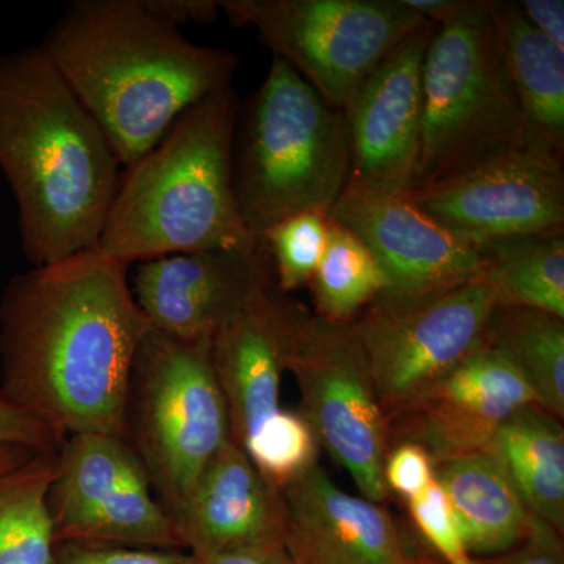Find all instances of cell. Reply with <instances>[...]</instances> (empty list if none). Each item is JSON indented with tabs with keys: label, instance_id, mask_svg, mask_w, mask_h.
<instances>
[{
	"label": "cell",
	"instance_id": "484cf974",
	"mask_svg": "<svg viewBox=\"0 0 564 564\" xmlns=\"http://www.w3.org/2000/svg\"><path fill=\"white\" fill-rule=\"evenodd\" d=\"M386 284L369 248L329 218L325 252L310 284L315 314L329 322L351 323L384 292Z\"/></svg>",
	"mask_w": 564,
	"mask_h": 564
},
{
	"label": "cell",
	"instance_id": "8d00e7d4",
	"mask_svg": "<svg viewBox=\"0 0 564 564\" xmlns=\"http://www.w3.org/2000/svg\"><path fill=\"white\" fill-rule=\"evenodd\" d=\"M402 3L423 20L443 25L458 17L469 6V0H402Z\"/></svg>",
	"mask_w": 564,
	"mask_h": 564
},
{
	"label": "cell",
	"instance_id": "52a82bcc",
	"mask_svg": "<svg viewBox=\"0 0 564 564\" xmlns=\"http://www.w3.org/2000/svg\"><path fill=\"white\" fill-rule=\"evenodd\" d=\"M210 344L176 339L151 328L133 359L126 393L121 437L173 519L212 456L231 440Z\"/></svg>",
	"mask_w": 564,
	"mask_h": 564
},
{
	"label": "cell",
	"instance_id": "ba28073f",
	"mask_svg": "<svg viewBox=\"0 0 564 564\" xmlns=\"http://www.w3.org/2000/svg\"><path fill=\"white\" fill-rule=\"evenodd\" d=\"M220 9L234 25L254 28L273 58L344 113L370 74L429 22L402 0H221Z\"/></svg>",
	"mask_w": 564,
	"mask_h": 564
},
{
	"label": "cell",
	"instance_id": "4316f807",
	"mask_svg": "<svg viewBox=\"0 0 564 564\" xmlns=\"http://www.w3.org/2000/svg\"><path fill=\"white\" fill-rule=\"evenodd\" d=\"M242 448L258 473L278 491L318 459L317 441L300 411H278L258 426Z\"/></svg>",
	"mask_w": 564,
	"mask_h": 564
},
{
	"label": "cell",
	"instance_id": "ffe728a7",
	"mask_svg": "<svg viewBox=\"0 0 564 564\" xmlns=\"http://www.w3.org/2000/svg\"><path fill=\"white\" fill-rule=\"evenodd\" d=\"M489 9L524 118L527 150L564 162V52L534 31L519 2L489 0Z\"/></svg>",
	"mask_w": 564,
	"mask_h": 564
},
{
	"label": "cell",
	"instance_id": "1f68e13d",
	"mask_svg": "<svg viewBox=\"0 0 564 564\" xmlns=\"http://www.w3.org/2000/svg\"><path fill=\"white\" fill-rule=\"evenodd\" d=\"M65 440L50 423L0 393V444L20 445L36 454H57Z\"/></svg>",
	"mask_w": 564,
	"mask_h": 564
},
{
	"label": "cell",
	"instance_id": "9a60e30c",
	"mask_svg": "<svg viewBox=\"0 0 564 564\" xmlns=\"http://www.w3.org/2000/svg\"><path fill=\"white\" fill-rule=\"evenodd\" d=\"M269 248L195 251L140 262L133 299L152 328L182 340H212L221 326L274 284Z\"/></svg>",
	"mask_w": 564,
	"mask_h": 564
},
{
	"label": "cell",
	"instance_id": "d6a6232c",
	"mask_svg": "<svg viewBox=\"0 0 564 564\" xmlns=\"http://www.w3.org/2000/svg\"><path fill=\"white\" fill-rule=\"evenodd\" d=\"M480 564H564L563 533L534 518L525 540L503 554L480 560Z\"/></svg>",
	"mask_w": 564,
	"mask_h": 564
},
{
	"label": "cell",
	"instance_id": "7c38bea8",
	"mask_svg": "<svg viewBox=\"0 0 564 564\" xmlns=\"http://www.w3.org/2000/svg\"><path fill=\"white\" fill-rule=\"evenodd\" d=\"M433 220L477 242L564 236L563 162L519 151L406 193Z\"/></svg>",
	"mask_w": 564,
	"mask_h": 564
},
{
	"label": "cell",
	"instance_id": "8fae6325",
	"mask_svg": "<svg viewBox=\"0 0 564 564\" xmlns=\"http://www.w3.org/2000/svg\"><path fill=\"white\" fill-rule=\"evenodd\" d=\"M57 462L50 491L55 543L185 547L180 527L121 436L74 434Z\"/></svg>",
	"mask_w": 564,
	"mask_h": 564
},
{
	"label": "cell",
	"instance_id": "ac0fdd59",
	"mask_svg": "<svg viewBox=\"0 0 564 564\" xmlns=\"http://www.w3.org/2000/svg\"><path fill=\"white\" fill-rule=\"evenodd\" d=\"M285 551L293 564H417L381 503L343 491L318 462L282 488Z\"/></svg>",
	"mask_w": 564,
	"mask_h": 564
},
{
	"label": "cell",
	"instance_id": "7a4b0ae2",
	"mask_svg": "<svg viewBox=\"0 0 564 564\" xmlns=\"http://www.w3.org/2000/svg\"><path fill=\"white\" fill-rule=\"evenodd\" d=\"M40 47L124 169L185 111L231 84L237 68L231 52L192 43L144 0L70 3Z\"/></svg>",
	"mask_w": 564,
	"mask_h": 564
},
{
	"label": "cell",
	"instance_id": "3957f363",
	"mask_svg": "<svg viewBox=\"0 0 564 564\" xmlns=\"http://www.w3.org/2000/svg\"><path fill=\"white\" fill-rule=\"evenodd\" d=\"M120 162L41 47L0 55V172L35 267L98 245Z\"/></svg>",
	"mask_w": 564,
	"mask_h": 564
},
{
	"label": "cell",
	"instance_id": "f35d334b",
	"mask_svg": "<svg viewBox=\"0 0 564 564\" xmlns=\"http://www.w3.org/2000/svg\"><path fill=\"white\" fill-rule=\"evenodd\" d=\"M417 564H441V563L436 562V560H434L432 555L423 554V555H421V558H419Z\"/></svg>",
	"mask_w": 564,
	"mask_h": 564
},
{
	"label": "cell",
	"instance_id": "836d02e7",
	"mask_svg": "<svg viewBox=\"0 0 564 564\" xmlns=\"http://www.w3.org/2000/svg\"><path fill=\"white\" fill-rule=\"evenodd\" d=\"M144 2L152 13L177 29L187 22L210 24L217 21L218 13L221 11L218 0H144Z\"/></svg>",
	"mask_w": 564,
	"mask_h": 564
},
{
	"label": "cell",
	"instance_id": "4dcf8cb0",
	"mask_svg": "<svg viewBox=\"0 0 564 564\" xmlns=\"http://www.w3.org/2000/svg\"><path fill=\"white\" fill-rule=\"evenodd\" d=\"M384 481L389 492L399 494L408 502L433 485L434 463L419 445H392L386 456Z\"/></svg>",
	"mask_w": 564,
	"mask_h": 564
},
{
	"label": "cell",
	"instance_id": "d4e9b609",
	"mask_svg": "<svg viewBox=\"0 0 564 564\" xmlns=\"http://www.w3.org/2000/svg\"><path fill=\"white\" fill-rule=\"evenodd\" d=\"M58 454V452H57ZM57 454H39L0 474V564L54 563L50 491Z\"/></svg>",
	"mask_w": 564,
	"mask_h": 564
},
{
	"label": "cell",
	"instance_id": "30bf717a",
	"mask_svg": "<svg viewBox=\"0 0 564 564\" xmlns=\"http://www.w3.org/2000/svg\"><path fill=\"white\" fill-rule=\"evenodd\" d=\"M289 372L302 395L300 414L318 447L350 474L364 499L383 503L391 494L384 481L388 417L351 323L310 313L296 337Z\"/></svg>",
	"mask_w": 564,
	"mask_h": 564
},
{
	"label": "cell",
	"instance_id": "f546056e",
	"mask_svg": "<svg viewBox=\"0 0 564 564\" xmlns=\"http://www.w3.org/2000/svg\"><path fill=\"white\" fill-rule=\"evenodd\" d=\"M52 564H199L192 554L173 549L128 547L120 544L61 543Z\"/></svg>",
	"mask_w": 564,
	"mask_h": 564
},
{
	"label": "cell",
	"instance_id": "cb8c5ba5",
	"mask_svg": "<svg viewBox=\"0 0 564 564\" xmlns=\"http://www.w3.org/2000/svg\"><path fill=\"white\" fill-rule=\"evenodd\" d=\"M485 281L497 306L532 307L564 318V236H524L481 243Z\"/></svg>",
	"mask_w": 564,
	"mask_h": 564
},
{
	"label": "cell",
	"instance_id": "5bb4252c",
	"mask_svg": "<svg viewBox=\"0 0 564 564\" xmlns=\"http://www.w3.org/2000/svg\"><path fill=\"white\" fill-rule=\"evenodd\" d=\"M329 218L350 229L377 259L388 282L380 296L410 299L485 280L481 243L433 220L408 195L345 188Z\"/></svg>",
	"mask_w": 564,
	"mask_h": 564
},
{
	"label": "cell",
	"instance_id": "74e56055",
	"mask_svg": "<svg viewBox=\"0 0 564 564\" xmlns=\"http://www.w3.org/2000/svg\"><path fill=\"white\" fill-rule=\"evenodd\" d=\"M35 455L39 454L20 445L0 444V474L17 469Z\"/></svg>",
	"mask_w": 564,
	"mask_h": 564
},
{
	"label": "cell",
	"instance_id": "d590c367",
	"mask_svg": "<svg viewBox=\"0 0 564 564\" xmlns=\"http://www.w3.org/2000/svg\"><path fill=\"white\" fill-rule=\"evenodd\" d=\"M195 558L199 564H293L284 547L239 549Z\"/></svg>",
	"mask_w": 564,
	"mask_h": 564
},
{
	"label": "cell",
	"instance_id": "e575fe53",
	"mask_svg": "<svg viewBox=\"0 0 564 564\" xmlns=\"http://www.w3.org/2000/svg\"><path fill=\"white\" fill-rule=\"evenodd\" d=\"M527 21L534 31L564 52V2L563 0H524L519 2Z\"/></svg>",
	"mask_w": 564,
	"mask_h": 564
},
{
	"label": "cell",
	"instance_id": "83f0119b",
	"mask_svg": "<svg viewBox=\"0 0 564 564\" xmlns=\"http://www.w3.org/2000/svg\"><path fill=\"white\" fill-rule=\"evenodd\" d=\"M329 217L318 212L292 215L262 236L272 258L278 289L292 293L310 285L325 252Z\"/></svg>",
	"mask_w": 564,
	"mask_h": 564
},
{
	"label": "cell",
	"instance_id": "9c48e42d",
	"mask_svg": "<svg viewBox=\"0 0 564 564\" xmlns=\"http://www.w3.org/2000/svg\"><path fill=\"white\" fill-rule=\"evenodd\" d=\"M496 306L491 285L478 280L410 299L378 296L351 322L388 421L488 345Z\"/></svg>",
	"mask_w": 564,
	"mask_h": 564
},
{
	"label": "cell",
	"instance_id": "e0dca14e",
	"mask_svg": "<svg viewBox=\"0 0 564 564\" xmlns=\"http://www.w3.org/2000/svg\"><path fill=\"white\" fill-rule=\"evenodd\" d=\"M311 311L276 282L252 296L212 337L210 361L228 406L231 440L242 447L281 410L282 375Z\"/></svg>",
	"mask_w": 564,
	"mask_h": 564
},
{
	"label": "cell",
	"instance_id": "2e32d148",
	"mask_svg": "<svg viewBox=\"0 0 564 564\" xmlns=\"http://www.w3.org/2000/svg\"><path fill=\"white\" fill-rule=\"evenodd\" d=\"M532 403L536 400L524 378L485 345L417 402L389 419V448L419 445L434 464L489 451L503 423Z\"/></svg>",
	"mask_w": 564,
	"mask_h": 564
},
{
	"label": "cell",
	"instance_id": "f1b7e54d",
	"mask_svg": "<svg viewBox=\"0 0 564 564\" xmlns=\"http://www.w3.org/2000/svg\"><path fill=\"white\" fill-rule=\"evenodd\" d=\"M408 510L423 543L441 564H480L467 552L462 530L447 497L434 480L433 485L421 496L408 500Z\"/></svg>",
	"mask_w": 564,
	"mask_h": 564
},
{
	"label": "cell",
	"instance_id": "44dd1931",
	"mask_svg": "<svg viewBox=\"0 0 564 564\" xmlns=\"http://www.w3.org/2000/svg\"><path fill=\"white\" fill-rule=\"evenodd\" d=\"M434 480L443 488L475 560L510 551L532 530L534 516L492 451L434 464Z\"/></svg>",
	"mask_w": 564,
	"mask_h": 564
},
{
	"label": "cell",
	"instance_id": "d6986e66",
	"mask_svg": "<svg viewBox=\"0 0 564 564\" xmlns=\"http://www.w3.org/2000/svg\"><path fill=\"white\" fill-rule=\"evenodd\" d=\"M185 547L204 556L239 549L284 547V499L232 440L221 445L174 519Z\"/></svg>",
	"mask_w": 564,
	"mask_h": 564
},
{
	"label": "cell",
	"instance_id": "8992f818",
	"mask_svg": "<svg viewBox=\"0 0 564 564\" xmlns=\"http://www.w3.org/2000/svg\"><path fill=\"white\" fill-rule=\"evenodd\" d=\"M519 151H529L524 118L489 0H469L458 17L437 28L426 50L421 148L411 191Z\"/></svg>",
	"mask_w": 564,
	"mask_h": 564
},
{
	"label": "cell",
	"instance_id": "7402d4cb",
	"mask_svg": "<svg viewBox=\"0 0 564 564\" xmlns=\"http://www.w3.org/2000/svg\"><path fill=\"white\" fill-rule=\"evenodd\" d=\"M521 494L530 513L564 534L563 421L538 403L516 411L489 448Z\"/></svg>",
	"mask_w": 564,
	"mask_h": 564
},
{
	"label": "cell",
	"instance_id": "5b68a950",
	"mask_svg": "<svg viewBox=\"0 0 564 564\" xmlns=\"http://www.w3.org/2000/svg\"><path fill=\"white\" fill-rule=\"evenodd\" d=\"M350 176V137L344 111L333 109L284 62L239 107L232 181L248 231L263 234L292 215L329 217Z\"/></svg>",
	"mask_w": 564,
	"mask_h": 564
},
{
	"label": "cell",
	"instance_id": "277c9868",
	"mask_svg": "<svg viewBox=\"0 0 564 564\" xmlns=\"http://www.w3.org/2000/svg\"><path fill=\"white\" fill-rule=\"evenodd\" d=\"M239 107L232 84L218 88L126 169L96 245L101 254L131 265L180 252L263 247L245 226L234 192Z\"/></svg>",
	"mask_w": 564,
	"mask_h": 564
},
{
	"label": "cell",
	"instance_id": "603a6c76",
	"mask_svg": "<svg viewBox=\"0 0 564 564\" xmlns=\"http://www.w3.org/2000/svg\"><path fill=\"white\" fill-rule=\"evenodd\" d=\"M488 345L524 378L534 400L564 419V318L532 307L496 306Z\"/></svg>",
	"mask_w": 564,
	"mask_h": 564
},
{
	"label": "cell",
	"instance_id": "4fadbf2b",
	"mask_svg": "<svg viewBox=\"0 0 564 564\" xmlns=\"http://www.w3.org/2000/svg\"><path fill=\"white\" fill-rule=\"evenodd\" d=\"M440 25L426 22L370 74L345 111L350 137L348 191L406 195L413 187L422 126V70Z\"/></svg>",
	"mask_w": 564,
	"mask_h": 564
},
{
	"label": "cell",
	"instance_id": "6da1fadb",
	"mask_svg": "<svg viewBox=\"0 0 564 564\" xmlns=\"http://www.w3.org/2000/svg\"><path fill=\"white\" fill-rule=\"evenodd\" d=\"M151 328L129 263L90 248L35 267L0 296V393L65 437L121 436L133 359Z\"/></svg>",
	"mask_w": 564,
	"mask_h": 564
}]
</instances>
